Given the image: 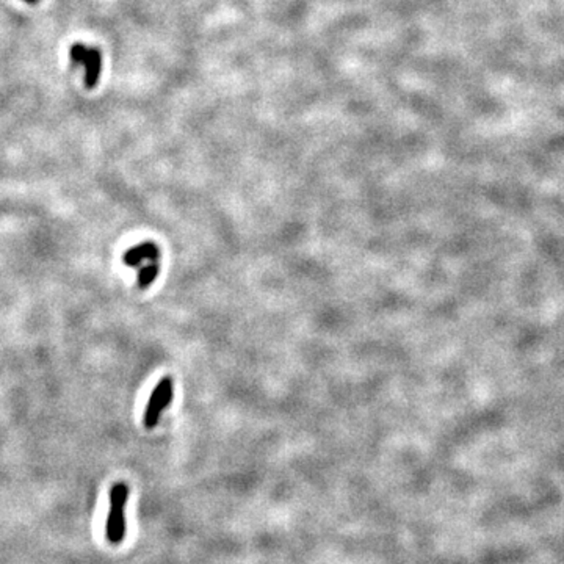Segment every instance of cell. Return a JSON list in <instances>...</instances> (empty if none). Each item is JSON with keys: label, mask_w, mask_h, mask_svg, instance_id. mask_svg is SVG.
Returning a JSON list of instances; mask_svg holds the SVG:
<instances>
[{"label": "cell", "mask_w": 564, "mask_h": 564, "mask_svg": "<svg viewBox=\"0 0 564 564\" xmlns=\"http://www.w3.org/2000/svg\"><path fill=\"white\" fill-rule=\"evenodd\" d=\"M129 498V488L116 483L110 489V511L107 518V539L111 544H121L126 536L124 508Z\"/></svg>", "instance_id": "cell-1"}, {"label": "cell", "mask_w": 564, "mask_h": 564, "mask_svg": "<svg viewBox=\"0 0 564 564\" xmlns=\"http://www.w3.org/2000/svg\"><path fill=\"white\" fill-rule=\"evenodd\" d=\"M171 398H173V380L171 378H163V380L156 386L154 392L151 393L146 409H144L143 423L148 430H152L157 425L160 416H162L163 411L169 406V403H171Z\"/></svg>", "instance_id": "cell-2"}, {"label": "cell", "mask_w": 564, "mask_h": 564, "mask_svg": "<svg viewBox=\"0 0 564 564\" xmlns=\"http://www.w3.org/2000/svg\"><path fill=\"white\" fill-rule=\"evenodd\" d=\"M158 257H160V251L157 245L151 243V241H144V243L129 249V251L123 256V261L127 267H140L144 261H148L149 263L157 262Z\"/></svg>", "instance_id": "cell-3"}, {"label": "cell", "mask_w": 564, "mask_h": 564, "mask_svg": "<svg viewBox=\"0 0 564 564\" xmlns=\"http://www.w3.org/2000/svg\"><path fill=\"white\" fill-rule=\"evenodd\" d=\"M85 66V85L88 90H93V88L99 84L101 80V72H102V54L98 47H91L88 51V56L84 63Z\"/></svg>", "instance_id": "cell-4"}, {"label": "cell", "mask_w": 564, "mask_h": 564, "mask_svg": "<svg viewBox=\"0 0 564 564\" xmlns=\"http://www.w3.org/2000/svg\"><path fill=\"white\" fill-rule=\"evenodd\" d=\"M157 275H158V265H157V262H151L148 265H144V267L140 268L139 278H136V282H139V287L140 288L149 287L152 282L156 281Z\"/></svg>", "instance_id": "cell-5"}, {"label": "cell", "mask_w": 564, "mask_h": 564, "mask_svg": "<svg viewBox=\"0 0 564 564\" xmlns=\"http://www.w3.org/2000/svg\"><path fill=\"white\" fill-rule=\"evenodd\" d=\"M88 51H90V49H88L85 44H80V43L72 44L71 51H69L71 61L74 63V64H84L85 60H86V56H88Z\"/></svg>", "instance_id": "cell-6"}, {"label": "cell", "mask_w": 564, "mask_h": 564, "mask_svg": "<svg viewBox=\"0 0 564 564\" xmlns=\"http://www.w3.org/2000/svg\"><path fill=\"white\" fill-rule=\"evenodd\" d=\"M27 4H38V0H26Z\"/></svg>", "instance_id": "cell-7"}]
</instances>
